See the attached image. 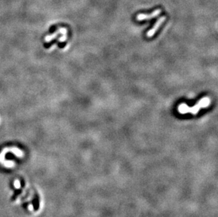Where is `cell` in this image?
<instances>
[{
  "label": "cell",
  "instance_id": "1",
  "mask_svg": "<svg viewBox=\"0 0 218 217\" xmlns=\"http://www.w3.org/2000/svg\"><path fill=\"white\" fill-rule=\"evenodd\" d=\"M211 100L208 97H205L200 99L198 101L197 104L193 107H189L186 104L182 103L178 106L177 110L179 112L182 114H185L187 113H191L192 114L196 115L201 109H205L208 107L210 105Z\"/></svg>",
  "mask_w": 218,
  "mask_h": 217
},
{
  "label": "cell",
  "instance_id": "2",
  "mask_svg": "<svg viewBox=\"0 0 218 217\" xmlns=\"http://www.w3.org/2000/svg\"><path fill=\"white\" fill-rule=\"evenodd\" d=\"M161 9H156L155 10L154 12L151 13L150 14H139L137 15L136 16V20L138 21H147V20H150V19L154 18L155 17L158 16L159 14L161 13Z\"/></svg>",
  "mask_w": 218,
  "mask_h": 217
},
{
  "label": "cell",
  "instance_id": "3",
  "mask_svg": "<svg viewBox=\"0 0 218 217\" xmlns=\"http://www.w3.org/2000/svg\"><path fill=\"white\" fill-rule=\"evenodd\" d=\"M165 20H166V16H165L160 17V18H159L158 20L157 21V22L155 23V24L154 25V26H153L152 28L150 30V31H148V33H147V34H146L147 37L149 38H152L153 36L155 35V33H156V32L158 31L159 28L162 25H163V23L165 22Z\"/></svg>",
  "mask_w": 218,
  "mask_h": 217
},
{
  "label": "cell",
  "instance_id": "4",
  "mask_svg": "<svg viewBox=\"0 0 218 217\" xmlns=\"http://www.w3.org/2000/svg\"><path fill=\"white\" fill-rule=\"evenodd\" d=\"M59 34H62L63 36H66V37H67V29H66V28H59L55 33H52V35H49L46 36L45 38V42H51L53 39L57 38V35H59Z\"/></svg>",
  "mask_w": 218,
  "mask_h": 217
},
{
  "label": "cell",
  "instance_id": "5",
  "mask_svg": "<svg viewBox=\"0 0 218 217\" xmlns=\"http://www.w3.org/2000/svg\"><path fill=\"white\" fill-rule=\"evenodd\" d=\"M6 149H7L8 152H12V153H14L15 155L18 156V157H22L23 156V152L21 151V150H19L18 148L12 147V148H6Z\"/></svg>",
  "mask_w": 218,
  "mask_h": 217
},
{
  "label": "cell",
  "instance_id": "6",
  "mask_svg": "<svg viewBox=\"0 0 218 217\" xmlns=\"http://www.w3.org/2000/svg\"><path fill=\"white\" fill-rule=\"evenodd\" d=\"M14 186H15V187H16V188H18V189L20 188H21V182H19L18 180H16V181H15V182H14Z\"/></svg>",
  "mask_w": 218,
  "mask_h": 217
},
{
  "label": "cell",
  "instance_id": "7",
  "mask_svg": "<svg viewBox=\"0 0 218 217\" xmlns=\"http://www.w3.org/2000/svg\"><path fill=\"white\" fill-rule=\"evenodd\" d=\"M35 208H36V209H38V207H39V204H38V199H35Z\"/></svg>",
  "mask_w": 218,
  "mask_h": 217
},
{
  "label": "cell",
  "instance_id": "8",
  "mask_svg": "<svg viewBox=\"0 0 218 217\" xmlns=\"http://www.w3.org/2000/svg\"><path fill=\"white\" fill-rule=\"evenodd\" d=\"M29 208H30V210H33V206H31V205H30V207H29Z\"/></svg>",
  "mask_w": 218,
  "mask_h": 217
}]
</instances>
